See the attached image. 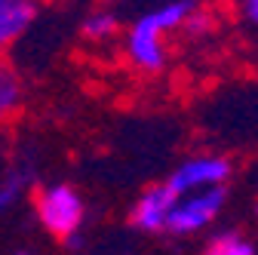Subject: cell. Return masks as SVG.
<instances>
[{"label": "cell", "mask_w": 258, "mask_h": 255, "mask_svg": "<svg viewBox=\"0 0 258 255\" xmlns=\"http://www.w3.org/2000/svg\"><path fill=\"white\" fill-rule=\"evenodd\" d=\"M194 10H200L197 0H169L160 4L157 10H148L133 22L126 34V58L133 61L139 71H163L166 68V43L163 37L178 31Z\"/></svg>", "instance_id": "cell-1"}, {"label": "cell", "mask_w": 258, "mask_h": 255, "mask_svg": "<svg viewBox=\"0 0 258 255\" xmlns=\"http://www.w3.org/2000/svg\"><path fill=\"white\" fill-rule=\"evenodd\" d=\"M37 19V0H0V49L19 40Z\"/></svg>", "instance_id": "cell-6"}, {"label": "cell", "mask_w": 258, "mask_h": 255, "mask_svg": "<svg viewBox=\"0 0 258 255\" xmlns=\"http://www.w3.org/2000/svg\"><path fill=\"white\" fill-rule=\"evenodd\" d=\"M25 102V89H22V80L16 71L0 65V123L10 120Z\"/></svg>", "instance_id": "cell-7"}, {"label": "cell", "mask_w": 258, "mask_h": 255, "mask_svg": "<svg viewBox=\"0 0 258 255\" xmlns=\"http://www.w3.org/2000/svg\"><path fill=\"white\" fill-rule=\"evenodd\" d=\"M25 187H28V172H22V169H10L0 178V212H7L19 203Z\"/></svg>", "instance_id": "cell-10"}, {"label": "cell", "mask_w": 258, "mask_h": 255, "mask_svg": "<svg viewBox=\"0 0 258 255\" xmlns=\"http://www.w3.org/2000/svg\"><path fill=\"white\" fill-rule=\"evenodd\" d=\"M240 16L246 19V25L258 22V0H240Z\"/></svg>", "instance_id": "cell-11"}, {"label": "cell", "mask_w": 258, "mask_h": 255, "mask_svg": "<svg viewBox=\"0 0 258 255\" xmlns=\"http://www.w3.org/2000/svg\"><path fill=\"white\" fill-rule=\"evenodd\" d=\"M34 212L40 218V225L55 234V237H68L74 231L83 228V218H86V203L77 194V187L71 184H46L40 187Z\"/></svg>", "instance_id": "cell-3"}, {"label": "cell", "mask_w": 258, "mask_h": 255, "mask_svg": "<svg viewBox=\"0 0 258 255\" xmlns=\"http://www.w3.org/2000/svg\"><path fill=\"white\" fill-rule=\"evenodd\" d=\"M172 203H175V190L166 181L145 187L133 206V228H139L145 234H163Z\"/></svg>", "instance_id": "cell-5"}, {"label": "cell", "mask_w": 258, "mask_h": 255, "mask_svg": "<svg viewBox=\"0 0 258 255\" xmlns=\"http://www.w3.org/2000/svg\"><path fill=\"white\" fill-rule=\"evenodd\" d=\"M203 255H255V246L237 231H224V234H215L206 243Z\"/></svg>", "instance_id": "cell-9"}, {"label": "cell", "mask_w": 258, "mask_h": 255, "mask_svg": "<svg viewBox=\"0 0 258 255\" xmlns=\"http://www.w3.org/2000/svg\"><path fill=\"white\" fill-rule=\"evenodd\" d=\"M80 31H83L86 40L105 43V40H111V37L120 34V19H117L114 13H108V10H95V13H89V16L83 19Z\"/></svg>", "instance_id": "cell-8"}, {"label": "cell", "mask_w": 258, "mask_h": 255, "mask_svg": "<svg viewBox=\"0 0 258 255\" xmlns=\"http://www.w3.org/2000/svg\"><path fill=\"white\" fill-rule=\"evenodd\" d=\"M16 255H31V252H28V249H19V252H16Z\"/></svg>", "instance_id": "cell-12"}, {"label": "cell", "mask_w": 258, "mask_h": 255, "mask_svg": "<svg viewBox=\"0 0 258 255\" xmlns=\"http://www.w3.org/2000/svg\"><path fill=\"white\" fill-rule=\"evenodd\" d=\"M224 200H228V187L212 184L200 190H187V194H175V203L166 218V231L172 237H194L203 228H209L212 221L221 215Z\"/></svg>", "instance_id": "cell-2"}, {"label": "cell", "mask_w": 258, "mask_h": 255, "mask_svg": "<svg viewBox=\"0 0 258 255\" xmlns=\"http://www.w3.org/2000/svg\"><path fill=\"white\" fill-rule=\"evenodd\" d=\"M231 175H234V163L228 157L206 154V157H190V160H184L166 178V184L175 194H187V190H200V187H212V184H228Z\"/></svg>", "instance_id": "cell-4"}]
</instances>
